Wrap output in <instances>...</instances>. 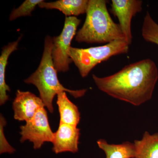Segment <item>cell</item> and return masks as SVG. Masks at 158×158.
<instances>
[{"mask_svg":"<svg viewBox=\"0 0 158 158\" xmlns=\"http://www.w3.org/2000/svg\"><path fill=\"white\" fill-rule=\"evenodd\" d=\"M135 158H158V133L151 135L145 131L142 139L134 141Z\"/></svg>","mask_w":158,"mask_h":158,"instance_id":"obj_13","label":"cell"},{"mask_svg":"<svg viewBox=\"0 0 158 158\" xmlns=\"http://www.w3.org/2000/svg\"><path fill=\"white\" fill-rule=\"evenodd\" d=\"M44 107L45 106L40 98L29 91L17 90L12 103L15 119L27 122L34 117L37 110Z\"/></svg>","mask_w":158,"mask_h":158,"instance_id":"obj_8","label":"cell"},{"mask_svg":"<svg viewBox=\"0 0 158 158\" xmlns=\"http://www.w3.org/2000/svg\"><path fill=\"white\" fill-rule=\"evenodd\" d=\"M89 0H59L46 2L44 1L39 4L40 8L57 9L61 11L66 17L75 16L86 13Z\"/></svg>","mask_w":158,"mask_h":158,"instance_id":"obj_10","label":"cell"},{"mask_svg":"<svg viewBox=\"0 0 158 158\" xmlns=\"http://www.w3.org/2000/svg\"><path fill=\"white\" fill-rule=\"evenodd\" d=\"M57 95L60 122L77 127L81 118L77 107L70 101L64 91L59 92Z\"/></svg>","mask_w":158,"mask_h":158,"instance_id":"obj_11","label":"cell"},{"mask_svg":"<svg viewBox=\"0 0 158 158\" xmlns=\"http://www.w3.org/2000/svg\"><path fill=\"white\" fill-rule=\"evenodd\" d=\"M129 45L126 40H119L89 48L71 47L69 56L78 69L81 76L85 77L99 63L107 61L114 56L127 53Z\"/></svg>","mask_w":158,"mask_h":158,"instance_id":"obj_4","label":"cell"},{"mask_svg":"<svg viewBox=\"0 0 158 158\" xmlns=\"http://www.w3.org/2000/svg\"><path fill=\"white\" fill-rule=\"evenodd\" d=\"M21 38L22 36H20L16 41L10 43L2 48L0 56V104L1 106L4 105L9 100L7 92L10 91V88L6 82V68L8 59L13 52L17 50L18 46Z\"/></svg>","mask_w":158,"mask_h":158,"instance_id":"obj_12","label":"cell"},{"mask_svg":"<svg viewBox=\"0 0 158 158\" xmlns=\"http://www.w3.org/2000/svg\"><path fill=\"white\" fill-rule=\"evenodd\" d=\"M43 1V0H26L19 7L12 11L9 20L13 21L22 16H31V12L34 11L35 7Z\"/></svg>","mask_w":158,"mask_h":158,"instance_id":"obj_16","label":"cell"},{"mask_svg":"<svg viewBox=\"0 0 158 158\" xmlns=\"http://www.w3.org/2000/svg\"><path fill=\"white\" fill-rule=\"evenodd\" d=\"M6 124L5 118L2 115L0 118V153H13L15 151V149L11 147L6 140L4 133V127Z\"/></svg>","mask_w":158,"mask_h":158,"instance_id":"obj_17","label":"cell"},{"mask_svg":"<svg viewBox=\"0 0 158 158\" xmlns=\"http://www.w3.org/2000/svg\"><path fill=\"white\" fill-rule=\"evenodd\" d=\"M94 83L108 95L139 106L151 99L158 80V69L150 59L124 66L109 76L99 77L93 74Z\"/></svg>","mask_w":158,"mask_h":158,"instance_id":"obj_1","label":"cell"},{"mask_svg":"<svg viewBox=\"0 0 158 158\" xmlns=\"http://www.w3.org/2000/svg\"><path fill=\"white\" fill-rule=\"evenodd\" d=\"M100 148L106 155V158H135V148L134 143L125 142L121 144H109L104 139L97 141Z\"/></svg>","mask_w":158,"mask_h":158,"instance_id":"obj_14","label":"cell"},{"mask_svg":"<svg viewBox=\"0 0 158 158\" xmlns=\"http://www.w3.org/2000/svg\"><path fill=\"white\" fill-rule=\"evenodd\" d=\"M20 142L27 140L34 144L35 149H39L46 142L53 143L54 133L51 129L48 116L44 107L39 109L34 117L20 127Z\"/></svg>","mask_w":158,"mask_h":158,"instance_id":"obj_6","label":"cell"},{"mask_svg":"<svg viewBox=\"0 0 158 158\" xmlns=\"http://www.w3.org/2000/svg\"><path fill=\"white\" fill-rule=\"evenodd\" d=\"M52 38L47 36L44 40V50L38 68L24 80L26 84H32L37 87L40 98L51 113L54 111L52 102L54 97L59 92L66 91L77 98L83 96L86 92V90H69L60 83L52 57Z\"/></svg>","mask_w":158,"mask_h":158,"instance_id":"obj_3","label":"cell"},{"mask_svg":"<svg viewBox=\"0 0 158 158\" xmlns=\"http://www.w3.org/2000/svg\"><path fill=\"white\" fill-rule=\"evenodd\" d=\"M106 3L105 0H89L85 23L76 35L77 41L108 44L126 40L119 25L110 16Z\"/></svg>","mask_w":158,"mask_h":158,"instance_id":"obj_2","label":"cell"},{"mask_svg":"<svg viewBox=\"0 0 158 158\" xmlns=\"http://www.w3.org/2000/svg\"><path fill=\"white\" fill-rule=\"evenodd\" d=\"M141 35L145 41L158 45V24L153 19L148 11L143 20Z\"/></svg>","mask_w":158,"mask_h":158,"instance_id":"obj_15","label":"cell"},{"mask_svg":"<svg viewBox=\"0 0 158 158\" xmlns=\"http://www.w3.org/2000/svg\"><path fill=\"white\" fill-rule=\"evenodd\" d=\"M80 130L77 127L60 123L54 133L53 151L56 154L66 152H77Z\"/></svg>","mask_w":158,"mask_h":158,"instance_id":"obj_9","label":"cell"},{"mask_svg":"<svg viewBox=\"0 0 158 158\" xmlns=\"http://www.w3.org/2000/svg\"><path fill=\"white\" fill-rule=\"evenodd\" d=\"M81 20L75 16L65 17L62 33L52 38V57L55 68L58 72L69 70V64L72 62L69 56V51L72 40L76 35L77 29Z\"/></svg>","mask_w":158,"mask_h":158,"instance_id":"obj_5","label":"cell"},{"mask_svg":"<svg viewBox=\"0 0 158 158\" xmlns=\"http://www.w3.org/2000/svg\"><path fill=\"white\" fill-rule=\"evenodd\" d=\"M141 0H112L111 12L117 18L126 40L129 45L132 41L131 21L133 18L142 9Z\"/></svg>","mask_w":158,"mask_h":158,"instance_id":"obj_7","label":"cell"}]
</instances>
